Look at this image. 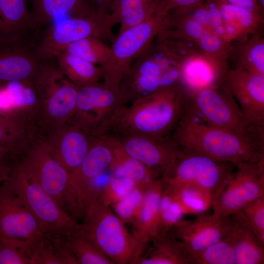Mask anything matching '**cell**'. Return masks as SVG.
I'll list each match as a JSON object with an SVG mask.
<instances>
[{
  "label": "cell",
  "mask_w": 264,
  "mask_h": 264,
  "mask_svg": "<svg viewBox=\"0 0 264 264\" xmlns=\"http://www.w3.org/2000/svg\"><path fill=\"white\" fill-rule=\"evenodd\" d=\"M180 148L193 150L236 168L264 164V147L204 122L187 104L171 135Z\"/></svg>",
  "instance_id": "cell-1"
},
{
  "label": "cell",
  "mask_w": 264,
  "mask_h": 264,
  "mask_svg": "<svg viewBox=\"0 0 264 264\" xmlns=\"http://www.w3.org/2000/svg\"><path fill=\"white\" fill-rule=\"evenodd\" d=\"M186 103V97L179 86L136 100L121 110L108 134L170 137Z\"/></svg>",
  "instance_id": "cell-2"
},
{
  "label": "cell",
  "mask_w": 264,
  "mask_h": 264,
  "mask_svg": "<svg viewBox=\"0 0 264 264\" xmlns=\"http://www.w3.org/2000/svg\"><path fill=\"white\" fill-rule=\"evenodd\" d=\"M178 62L154 42L132 63L119 86L126 105L157 92L179 86Z\"/></svg>",
  "instance_id": "cell-3"
},
{
  "label": "cell",
  "mask_w": 264,
  "mask_h": 264,
  "mask_svg": "<svg viewBox=\"0 0 264 264\" xmlns=\"http://www.w3.org/2000/svg\"><path fill=\"white\" fill-rule=\"evenodd\" d=\"M187 105L208 124L264 147V128L251 124L224 85H213L186 97Z\"/></svg>",
  "instance_id": "cell-4"
},
{
  "label": "cell",
  "mask_w": 264,
  "mask_h": 264,
  "mask_svg": "<svg viewBox=\"0 0 264 264\" xmlns=\"http://www.w3.org/2000/svg\"><path fill=\"white\" fill-rule=\"evenodd\" d=\"M169 12L162 5L151 18L119 32L114 40L110 57L103 67L104 82L119 86L132 63L163 30L169 28Z\"/></svg>",
  "instance_id": "cell-5"
},
{
  "label": "cell",
  "mask_w": 264,
  "mask_h": 264,
  "mask_svg": "<svg viewBox=\"0 0 264 264\" xmlns=\"http://www.w3.org/2000/svg\"><path fill=\"white\" fill-rule=\"evenodd\" d=\"M82 220L83 230L114 264H134L135 242L110 206L98 200L91 202Z\"/></svg>",
  "instance_id": "cell-6"
},
{
  "label": "cell",
  "mask_w": 264,
  "mask_h": 264,
  "mask_svg": "<svg viewBox=\"0 0 264 264\" xmlns=\"http://www.w3.org/2000/svg\"><path fill=\"white\" fill-rule=\"evenodd\" d=\"M114 25L109 13L93 8L85 13L69 16L48 27L35 51L42 60L55 58L70 44L93 37L103 41H114Z\"/></svg>",
  "instance_id": "cell-7"
},
{
  "label": "cell",
  "mask_w": 264,
  "mask_h": 264,
  "mask_svg": "<svg viewBox=\"0 0 264 264\" xmlns=\"http://www.w3.org/2000/svg\"><path fill=\"white\" fill-rule=\"evenodd\" d=\"M5 182L33 215L45 235L63 237L79 225L28 175L20 164L10 168Z\"/></svg>",
  "instance_id": "cell-8"
},
{
  "label": "cell",
  "mask_w": 264,
  "mask_h": 264,
  "mask_svg": "<svg viewBox=\"0 0 264 264\" xmlns=\"http://www.w3.org/2000/svg\"><path fill=\"white\" fill-rule=\"evenodd\" d=\"M236 168L197 152L181 148L170 171L161 177L163 185L191 184L207 192L213 201L219 196Z\"/></svg>",
  "instance_id": "cell-9"
},
{
  "label": "cell",
  "mask_w": 264,
  "mask_h": 264,
  "mask_svg": "<svg viewBox=\"0 0 264 264\" xmlns=\"http://www.w3.org/2000/svg\"><path fill=\"white\" fill-rule=\"evenodd\" d=\"M125 106L119 86L98 81L78 88L74 122L92 135L107 134Z\"/></svg>",
  "instance_id": "cell-10"
},
{
  "label": "cell",
  "mask_w": 264,
  "mask_h": 264,
  "mask_svg": "<svg viewBox=\"0 0 264 264\" xmlns=\"http://www.w3.org/2000/svg\"><path fill=\"white\" fill-rule=\"evenodd\" d=\"M44 237L35 217L4 181L0 188V238L17 245L30 263Z\"/></svg>",
  "instance_id": "cell-11"
},
{
  "label": "cell",
  "mask_w": 264,
  "mask_h": 264,
  "mask_svg": "<svg viewBox=\"0 0 264 264\" xmlns=\"http://www.w3.org/2000/svg\"><path fill=\"white\" fill-rule=\"evenodd\" d=\"M114 158L110 137L108 134L93 136L83 162L70 175L66 203L68 214L75 220L82 219L86 197L93 181L110 169Z\"/></svg>",
  "instance_id": "cell-12"
},
{
  "label": "cell",
  "mask_w": 264,
  "mask_h": 264,
  "mask_svg": "<svg viewBox=\"0 0 264 264\" xmlns=\"http://www.w3.org/2000/svg\"><path fill=\"white\" fill-rule=\"evenodd\" d=\"M264 195V164L236 168L219 196L213 201L212 214L227 218Z\"/></svg>",
  "instance_id": "cell-13"
},
{
  "label": "cell",
  "mask_w": 264,
  "mask_h": 264,
  "mask_svg": "<svg viewBox=\"0 0 264 264\" xmlns=\"http://www.w3.org/2000/svg\"><path fill=\"white\" fill-rule=\"evenodd\" d=\"M33 80L38 92L46 98L50 116L58 120L74 117L78 88L64 74L55 58L42 60Z\"/></svg>",
  "instance_id": "cell-14"
},
{
  "label": "cell",
  "mask_w": 264,
  "mask_h": 264,
  "mask_svg": "<svg viewBox=\"0 0 264 264\" xmlns=\"http://www.w3.org/2000/svg\"><path fill=\"white\" fill-rule=\"evenodd\" d=\"M109 135L127 155L156 171L161 176L171 169L179 150V147L171 137Z\"/></svg>",
  "instance_id": "cell-15"
},
{
  "label": "cell",
  "mask_w": 264,
  "mask_h": 264,
  "mask_svg": "<svg viewBox=\"0 0 264 264\" xmlns=\"http://www.w3.org/2000/svg\"><path fill=\"white\" fill-rule=\"evenodd\" d=\"M20 165L28 175L68 214L66 195L70 174L48 149L42 147L35 148L28 153Z\"/></svg>",
  "instance_id": "cell-16"
},
{
  "label": "cell",
  "mask_w": 264,
  "mask_h": 264,
  "mask_svg": "<svg viewBox=\"0 0 264 264\" xmlns=\"http://www.w3.org/2000/svg\"><path fill=\"white\" fill-rule=\"evenodd\" d=\"M230 227V217L202 214L192 220L181 219L170 231L181 242L191 262L194 256L225 237Z\"/></svg>",
  "instance_id": "cell-17"
},
{
  "label": "cell",
  "mask_w": 264,
  "mask_h": 264,
  "mask_svg": "<svg viewBox=\"0 0 264 264\" xmlns=\"http://www.w3.org/2000/svg\"><path fill=\"white\" fill-rule=\"evenodd\" d=\"M223 84L251 124L264 128V75L233 68Z\"/></svg>",
  "instance_id": "cell-18"
},
{
  "label": "cell",
  "mask_w": 264,
  "mask_h": 264,
  "mask_svg": "<svg viewBox=\"0 0 264 264\" xmlns=\"http://www.w3.org/2000/svg\"><path fill=\"white\" fill-rule=\"evenodd\" d=\"M35 47L25 44L22 37L0 39V88L11 82L33 79L42 61Z\"/></svg>",
  "instance_id": "cell-19"
},
{
  "label": "cell",
  "mask_w": 264,
  "mask_h": 264,
  "mask_svg": "<svg viewBox=\"0 0 264 264\" xmlns=\"http://www.w3.org/2000/svg\"><path fill=\"white\" fill-rule=\"evenodd\" d=\"M162 188L161 177L148 182L142 205L131 223L132 235L137 253L134 264L153 237L157 234L158 215Z\"/></svg>",
  "instance_id": "cell-20"
},
{
  "label": "cell",
  "mask_w": 264,
  "mask_h": 264,
  "mask_svg": "<svg viewBox=\"0 0 264 264\" xmlns=\"http://www.w3.org/2000/svg\"><path fill=\"white\" fill-rule=\"evenodd\" d=\"M93 136L75 122L64 130L55 145L47 148L70 175L81 165Z\"/></svg>",
  "instance_id": "cell-21"
},
{
  "label": "cell",
  "mask_w": 264,
  "mask_h": 264,
  "mask_svg": "<svg viewBox=\"0 0 264 264\" xmlns=\"http://www.w3.org/2000/svg\"><path fill=\"white\" fill-rule=\"evenodd\" d=\"M179 66V86L186 97L206 87L223 83L226 75L203 55L186 59Z\"/></svg>",
  "instance_id": "cell-22"
},
{
  "label": "cell",
  "mask_w": 264,
  "mask_h": 264,
  "mask_svg": "<svg viewBox=\"0 0 264 264\" xmlns=\"http://www.w3.org/2000/svg\"><path fill=\"white\" fill-rule=\"evenodd\" d=\"M230 218L228 234L234 250L235 264H264V244L240 212Z\"/></svg>",
  "instance_id": "cell-23"
},
{
  "label": "cell",
  "mask_w": 264,
  "mask_h": 264,
  "mask_svg": "<svg viewBox=\"0 0 264 264\" xmlns=\"http://www.w3.org/2000/svg\"><path fill=\"white\" fill-rule=\"evenodd\" d=\"M134 264H191V259L169 231L153 237Z\"/></svg>",
  "instance_id": "cell-24"
},
{
  "label": "cell",
  "mask_w": 264,
  "mask_h": 264,
  "mask_svg": "<svg viewBox=\"0 0 264 264\" xmlns=\"http://www.w3.org/2000/svg\"><path fill=\"white\" fill-rule=\"evenodd\" d=\"M259 30L248 36L232 41L228 60L233 68L264 75V38Z\"/></svg>",
  "instance_id": "cell-25"
},
{
  "label": "cell",
  "mask_w": 264,
  "mask_h": 264,
  "mask_svg": "<svg viewBox=\"0 0 264 264\" xmlns=\"http://www.w3.org/2000/svg\"><path fill=\"white\" fill-rule=\"evenodd\" d=\"M31 29L38 30L58 18L71 16L95 8L89 0H31Z\"/></svg>",
  "instance_id": "cell-26"
},
{
  "label": "cell",
  "mask_w": 264,
  "mask_h": 264,
  "mask_svg": "<svg viewBox=\"0 0 264 264\" xmlns=\"http://www.w3.org/2000/svg\"><path fill=\"white\" fill-rule=\"evenodd\" d=\"M160 0H112L109 14L120 32L151 18L161 8Z\"/></svg>",
  "instance_id": "cell-27"
},
{
  "label": "cell",
  "mask_w": 264,
  "mask_h": 264,
  "mask_svg": "<svg viewBox=\"0 0 264 264\" xmlns=\"http://www.w3.org/2000/svg\"><path fill=\"white\" fill-rule=\"evenodd\" d=\"M30 27L27 0H0V39L22 37Z\"/></svg>",
  "instance_id": "cell-28"
},
{
  "label": "cell",
  "mask_w": 264,
  "mask_h": 264,
  "mask_svg": "<svg viewBox=\"0 0 264 264\" xmlns=\"http://www.w3.org/2000/svg\"><path fill=\"white\" fill-rule=\"evenodd\" d=\"M162 186L170 196L175 209L182 217L187 214H200L212 207V197L195 185L167 187L162 184Z\"/></svg>",
  "instance_id": "cell-29"
},
{
  "label": "cell",
  "mask_w": 264,
  "mask_h": 264,
  "mask_svg": "<svg viewBox=\"0 0 264 264\" xmlns=\"http://www.w3.org/2000/svg\"><path fill=\"white\" fill-rule=\"evenodd\" d=\"M55 59L64 74L78 88L103 79L104 70L101 66H96L66 51L59 54Z\"/></svg>",
  "instance_id": "cell-30"
},
{
  "label": "cell",
  "mask_w": 264,
  "mask_h": 264,
  "mask_svg": "<svg viewBox=\"0 0 264 264\" xmlns=\"http://www.w3.org/2000/svg\"><path fill=\"white\" fill-rule=\"evenodd\" d=\"M62 238L78 264H114L87 234L81 223Z\"/></svg>",
  "instance_id": "cell-31"
},
{
  "label": "cell",
  "mask_w": 264,
  "mask_h": 264,
  "mask_svg": "<svg viewBox=\"0 0 264 264\" xmlns=\"http://www.w3.org/2000/svg\"><path fill=\"white\" fill-rule=\"evenodd\" d=\"M114 147V158L109 170L111 176L126 178L137 183L158 179L161 175L127 155L110 136Z\"/></svg>",
  "instance_id": "cell-32"
},
{
  "label": "cell",
  "mask_w": 264,
  "mask_h": 264,
  "mask_svg": "<svg viewBox=\"0 0 264 264\" xmlns=\"http://www.w3.org/2000/svg\"><path fill=\"white\" fill-rule=\"evenodd\" d=\"M156 38V43L179 63L190 58L203 55L197 42L189 40L173 28H168L162 30Z\"/></svg>",
  "instance_id": "cell-33"
},
{
  "label": "cell",
  "mask_w": 264,
  "mask_h": 264,
  "mask_svg": "<svg viewBox=\"0 0 264 264\" xmlns=\"http://www.w3.org/2000/svg\"><path fill=\"white\" fill-rule=\"evenodd\" d=\"M219 1L224 24L235 27L242 38L256 33L263 25L264 21L255 13Z\"/></svg>",
  "instance_id": "cell-34"
},
{
  "label": "cell",
  "mask_w": 264,
  "mask_h": 264,
  "mask_svg": "<svg viewBox=\"0 0 264 264\" xmlns=\"http://www.w3.org/2000/svg\"><path fill=\"white\" fill-rule=\"evenodd\" d=\"M231 42L208 30L197 41L202 54L226 75L228 68V54Z\"/></svg>",
  "instance_id": "cell-35"
},
{
  "label": "cell",
  "mask_w": 264,
  "mask_h": 264,
  "mask_svg": "<svg viewBox=\"0 0 264 264\" xmlns=\"http://www.w3.org/2000/svg\"><path fill=\"white\" fill-rule=\"evenodd\" d=\"M64 51L77 56L95 65L104 66L110 57L111 48L103 40L90 37L70 44Z\"/></svg>",
  "instance_id": "cell-36"
},
{
  "label": "cell",
  "mask_w": 264,
  "mask_h": 264,
  "mask_svg": "<svg viewBox=\"0 0 264 264\" xmlns=\"http://www.w3.org/2000/svg\"><path fill=\"white\" fill-rule=\"evenodd\" d=\"M235 260L234 250L228 233L223 238L194 256L191 264H235Z\"/></svg>",
  "instance_id": "cell-37"
},
{
  "label": "cell",
  "mask_w": 264,
  "mask_h": 264,
  "mask_svg": "<svg viewBox=\"0 0 264 264\" xmlns=\"http://www.w3.org/2000/svg\"><path fill=\"white\" fill-rule=\"evenodd\" d=\"M149 181L138 184L123 198L110 206L124 224H131L136 216L143 202Z\"/></svg>",
  "instance_id": "cell-38"
},
{
  "label": "cell",
  "mask_w": 264,
  "mask_h": 264,
  "mask_svg": "<svg viewBox=\"0 0 264 264\" xmlns=\"http://www.w3.org/2000/svg\"><path fill=\"white\" fill-rule=\"evenodd\" d=\"M169 12V28L189 40L197 42L208 31L182 9L171 10Z\"/></svg>",
  "instance_id": "cell-39"
},
{
  "label": "cell",
  "mask_w": 264,
  "mask_h": 264,
  "mask_svg": "<svg viewBox=\"0 0 264 264\" xmlns=\"http://www.w3.org/2000/svg\"><path fill=\"white\" fill-rule=\"evenodd\" d=\"M138 184L128 178L115 177L110 175L96 200L110 206L123 198Z\"/></svg>",
  "instance_id": "cell-40"
},
{
  "label": "cell",
  "mask_w": 264,
  "mask_h": 264,
  "mask_svg": "<svg viewBox=\"0 0 264 264\" xmlns=\"http://www.w3.org/2000/svg\"><path fill=\"white\" fill-rule=\"evenodd\" d=\"M240 213L264 244V195L246 205Z\"/></svg>",
  "instance_id": "cell-41"
},
{
  "label": "cell",
  "mask_w": 264,
  "mask_h": 264,
  "mask_svg": "<svg viewBox=\"0 0 264 264\" xmlns=\"http://www.w3.org/2000/svg\"><path fill=\"white\" fill-rule=\"evenodd\" d=\"M20 126L11 110H0V146L13 152L19 135Z\"/></svg>",
  "instance_id": "cell-42"
},
{
  "label": "cell",
  "mask_w": 264,
  "mask_h": 264,
  "mask_svg": "<svg viewBox=\"0 0 264 264\" xmlns=\"http://www.w3.org/2000/svg\"><path fill=\"white\" fill-rule=\"evenodd\" d=\"M23 81L11 82L3 87L10 110L17 107L32 105L35 100L33 91L24 88L22 85Z\"/></svg>",
  "instance_id": "cell-43"
},
{
  "label": "cell",
  "mask_w": 264,
  "mask_h": 264,
  "mask_svg": "<svg viewBox=\"0 0 264 264\" xmlns=\"http://www.w3.org/2000/svg\"><path fill=\"white\" fill-rule=\"evenodd\" d=\"M182 218L174 209L169 194L162 188L158 215L157 234L169 231Z\"/></svg>",
  "instance_id": "cell-44"
},
{
  "label": "cell",
  "mask_w": 264,
  "mask_h": 264,
  "mask_svg": "<svg viewBox=\"0 0 264 264\" xmlns=\"http://www.w3.org/2000/svg\"><path fill=\"white\" fill-rule=\"evenodd\" d=\"M0 264H30V259L15 244L0 238Z\"/></svg>",
  "instance_id": "cell-45"
},
{
  "label": "cell",
  "mask_w": 264,
  "mask_h": 264,
  "mask_svg": "<svg viewBox=\"0 0 264 264\" xmlns=\"http://www.w3.org/2000/svg\"><path fill=\"white\" fill-rule=\"evenodd\" d=\"M205 3L208 12L209 31L226 39L219 0H206Z\"/></svg>",
  "instance_id": "cell-46"
},
{
  "label": "cell",
  "mask_w": 264,
  "mask_h": 264,
  "mask_svg": "<svg viewBox=\"0 0 264 264\" xmlns=\"http://www.w3.org/2000/svg\"><path fill=\"white\" fill-rule=\"evenodd\" d=\"M30 264H62L46 235L31 258Z\"/></svg>",
  "instance_id": "cell-47"
},
{
  "label": "cell",
  "mask_w": 264,
  "mask_h": 264,
  "mask_svg": "<svg viewBox=\"0 0 264 264\" xmlns=\"http://www.w3.org/2000/svg\"><path fill=\"white\" fill-rule=\"evenodd\" d=\"M47 237L56 256L62 264H78L77 260L66 246L62 237Z\"/></svg>",
  "instance_id": "cell-48"
},
{
  "label": "cell",
  "mask_w": 264,
  "mask_h": 264,
  "mask_svg": "<svg viewBox=\"0 0 264 264\" xmlns=\"http://www.w3.org/2000/svg\"><path fill=\"white\" fill-rule=\"evenodd\" d=\"M206 0H160L163 7L168 12L176 9L187 8L203 4Z\"/></svg>",
  "instance_id": "cell-49"
},
{
  "label": "cell",
  "mask_w": 264,
  "mask_h": 264,
  "mask_svg": "<svg viewBox=\"0 0 264 264\" xmlns=\"http://www.w3.org/2000/svg\"><path fill=\"white\" fill-rule=\"evenodd\" d=\"M232 5L246 9L258 15L257 0H220ZM259 16V15H258Z\"/></svg>",
  "instance_id": "cell-50"
},
{
  "label": "cell",
  "mask_w": 264,
  "mask_h": 264,
  "mask_svg": "<svg viewBox=\"0 0 264 264\" xmlns=\"http://www.w3.org/2000/svg\"><path fill=\"white\" fill-rule=\"evenodd\" d=\"M112 0H89L92 6L97 10L109 13L107 9L110 10V7Z\"/></svg>",
  "instance_id": "cell-51"
},
{
  "label": "cell",
  "mask_w": 264,
  "mask_h": 264,
  "mask_svg": "<svg viewBox=\"0 0 264 264\" xmlns=\"http://www.w3.org/2000/svg\"><path fill=\"white\" fill-rule=\"evenodd\" d=\"M10 168L7 164L0 166V188L7 178Z\"/></svg>",
  "instance_id": "cell-52"
},
{
  "label": "cell",
  "mask_w": 264,
  "mask_h": 264,
  "mask_svg": "<svg viewBox=\"0 0 264 264\" xmlns=\"http://www.w3.org/2000/svg\"><path fill=\"white\" fill-rule=\"evenodd\" d=\"M0 110H9L3 88H0Z\"/></svg>",
  "instance_id": "cell-53"
},
{
  "label": "cell",
  "mask_w": 264,
  "mask_h": 264,
  "mask_svg": "<svg viewBox=\"0 0 264 264\" xmlns=\"http://www.w3.org/2000/svg\"><path fill=\"white\" fill-rule=\"evenodd\" d=\"M258 15L264 21V0H257Z\"/></svg>",
  "instance_id": "cell-54"
},
{
  "label": "cell",
  "mask_w": 264,
  "mask_h": 264,
  "mask_svg": "<svg viewBox=\"0 0 264 264\" xmlns=\"http://www.w3.org/2000/svg\"><path fill=\"white\" fill-rule=\"evenodd\" d=\"M8 151L0 146V166L6 164L5 162V157Z\"/></svg>",
  "instance_id": "cell-55"
}]
</instances>
